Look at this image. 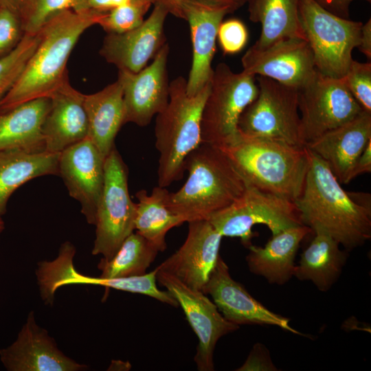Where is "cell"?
Returning a JSON list of instances; mask_svg holds the SVG:
<instances>
[{
	"instance_id": "cell-27",
	"label": "cell",
	"mask_w": 371,
	"mask_h": 371,
	"mask_svg": "<svg viewBox=\"0 0 371 371\" xmlns=\"http://www.w3.org/2000/svg\"><path fill=\"white\" fill-rule=\"evenodd\" d=\"M315 236L300 255L294 276L310 281L322 292L328 291L339 278L348 259V251L322 230L313 232Z\"/></svg>"
},
{
	"instance_id": "cell-7",
	"label": "cell",
	"mask_w": 371,
	"mask_h": 371,
	"mask_svg": "<svg viewBox=\"0 0 371 371\" xmlns=\"http://www.w3.org/2000/svg\"><path fill=\"white\" fill-rule=\"evenodd\" d=\"M258 93L255 76L244 71L235 73L219 63L213 69L202 111L201 144L223 147L234 143L239 135V118Z\"/></svg>"
},
{
	"instance_id": "cell-8",
	"label": "cell",
	"mask_w": 371,
	"mask_h": 371,
	"mask_svg": "<svg viewBox=\"0 0 371 371\" xmlns=\"http://www.w3.org/2000/svg\"><path fill=\"white\" fill-rule=\"evenodd\" d=\"M258 93L242 113L238 133L304 148L300 128L298 89L258 76Z\"/></svg>"
},
{
	"instance_id": "cell-18",
	"label": "cell",
	"mask_w": 371,
	"mask_h": 371,
	"mask_svg": "<svg viewBox=\"0 0 371 371\" xmlns=\"http://www.w3.org/2000/svg\"><path fill=\"white\" fill-rule=\"evenodd\" d=\"M222 238L208 220L189 222L184 243L157 268L203 293L221 256Z\"/></svg>"
},
{
	"instance_id": "cell-44",
	"label": "cell",
	"mask_w": 371,
	"mask_h": 371,
	"mask_svg": "<svg viewBox=\"0 0 371 371\" xmlns=\"http://www.w3.org/2000/svg\"><path fill=\"white\" fill-rule=\"evenodd\" d=\"M203 1L217 7L225 9L228 13H230L241 5H243L248 0H196Z\"/></svg>"
},
{
	"instance_id": "cell-34",
	"label": "cell",
	"mask_w": 371,
	"mask_h": 371,
	"mask_svg": "<svg viewBox=\"0 0 371 371\" xmlns=\"http://www.w3.org/2000/svg\"><path fill=\"white\" fill-rule=\"evenodd\" d=\"M154 0L135 1L113 8L104 14L98 22L107 34H122L142 23L144 16Z\"/></svg>"
},
{
	"instance_id": "cell-25",
	"label": "cell",
	"mask_w": 371,
	"mask_h": 371,
	"mask_svg": "<svg viewBox=\"0 0 371 371\" xmlns=\"http://www.w3.org/2000/svg\"><path fill=\"white\" fill-rule=\"evenodd\" d=\"M50 98H39L0 113V150L45 151L43 125Z\"/></svg>"
},
{
	"instance_id": "cell-30",
	"label": "cell",
	"mask_w": 371,
	"mask_h": 371,
	"mask_svg": "<svg viewBox=\"0 0 371 371\" xmlns=\"http://www.w3.org/2000/svg\"><path fill=\"white\" fill-rule=\"evenodd\" d=\"M168 192L166 188L157 186L150 194L144 189L135 194L137 203L135 230L159 252L166 249V236L168 232L185 223L181 216L166 206V198Z\"/></svg>"
},
{
	"instance_id": "cell-22",
	"label": "cell",
	"mask_w": 371,
	"mask_h": 371,
	"mask_svg": "<svg viewBox=\"0 0 371 371\" xmlns=\"http://www.w3.org/2000/svg\"><path fill=\"white\" fill-rule=\"evenodd\" d=\"M371 141V113L363 111L351 121L323 134L306 146L323 161L340 183L352 181L355 164Z\"/></svg>"
},
{
	"instance_id": "cell-10",
	"label": "cell",
	"mask_w": 371,
	"mask_h": 371,
	"mask_svg": "<svg viewBox=\"0 0 371 371\" xmlns=\"http://www.w3.org/2000/svg\"><path fill=\"white\" fill-rule=\"evenodd\" d=\"M136 203L128 188V168L114 147L105 158L104 182L98 205L93 255L112 258L135 231Z\"/></svg>"
},
{
	"instance_id": "cell-47",
	"label": "cell",
	"mask_w": 371,
	"mask_h": 371,
	"mask_svg": "<svg viewBox=\"0 0 371 371\" xmlns=\"http://www.w3.org/2000/svg\"><path fill=\"white\" fill-rule=\"evenodd\" d=\"M1 5H0V9H1Z\"/></svg>"
},
{
	"instance_id": "cell-46",
	"label": "cell",
	"mask_w": 371,
	"mask_h": 371,
	"mask_svg": "<svg viewBox=\"0 0 371 371\" xmlns=\"http://www.w3.org/2000/svg\"><path fill=\"white\" fill-rule=\"evenodd\" d=\"M5 228L4 222L2 218H0V234L3 232Z\"/></svg>"
},
{
	"instance_id": "cell-39",
	"label": "cell",
	"mask_w": 371,
	"mask_h": 371,
	"mask_svg": "<svg viewBox=\"0 0 371 371\" xmlns=\"http://www.w3.org/2000/svg\"><path fill=\"white\" fill-rule=\"evenodd\" d=\"M330 12L342 18L348 19L349 7L355 0H315ZM370 2L371 0H363Z\"/></svg>"
},
{
	"instance_id": "cell-17",
	"label": "cell",
	"mask_w": 371,
	"mask_h": 371,
	"mask_svg": "<svg viewBox=\"0 0 371 371\" xmlns=\"http://www.w3.org/2000/svg\"><path fill=\"white\" fill-rule=\"evenodd\" d=\"M76 249L65 245L59 249L57 257L51 261H45L41 270V280L44 290L54 295L61 286L69 284H93L133 293L148 295L155 300L178 307L179 304L167 291L160 290L157 284V268L144 275L102 278L92 277L78 272L74 265Z\"/></svg>"
},
{
	"instance_id": "cell-33",
	"label": "cell",
	"mask_w": 371,
	"mask_h": 371,
	"mask_svg": "<svg viewBox=\"0 0 371 371\" xmlns=\"http://www.w3.org/2000/svg\"><path fill=\"white\" fill-rule=\"evenodd\" d=\"M40 41V32L25 33L16 47L0 58V101L11 89Z\"/></svg>"
},
{
	"instance_id": "cell-13",
	"label": "cell",
	"mask_w": 371,
	"mask_h": 371,
	"mask_svg": "<svg viewBox=\"0 0 371 371\" xmlns=\"http://www.w3.org/2000/svg\"><path fill=\"white\" fill-rule=\"evenodd\" d=\"M168 54L169 45L166 43L153 62L139 71L119 69L117 80L123 89L124 124L131 122L146 126L166 107L169 97Z\"/></svg>"
},
{
	"instance_id": "cell-29",
	"label": "cell",
	"mask_w": 371,
	"mask_h": 371,
	"mask_svg": "<svg viewBox=\"0 0 371 371\" xmlns=\"http://www.w3.org/2000/svg\"><path fill=\"white\" fill-rule=\"evenodd\" d=\"M300 0H248L249 19L261 24V34L252 45L263 49L281 39L306 40L299 18Z\"/></svg>"
},
{
	"instance_id": "cell-36",
	"label": "cell",
	"mask_w": 371,
	"mask_h": 371,
	"mask_svg": "<svg viewBox=\"0 0 371 371\" xmlns=\"http://www.w3.org/2000/svg\"><path fill=\"white\" fill-rule=\"evenodd\" d=\"M217 38L224 54H233L239 52L245 47L248 33L242 21L233 19L221 22Z\"/></svg>"
},
{
	"instance_id": "cell-40",
	"label": "cell",
	"mask_w": 371,
	"mask_h": 371,
	"mask_svg": "<svg viewBox=\"0 0 371 371\" xmlns=\"http://www.w3.org/2000/svg\"><path fill=\"white\" fill-rule=\"evenodd\" d=\"M141 0H87L85 10H95L106 12L117 7Z\"/></svg>"
},
{
	"instance_id": "cell-42",
	"label": "cell",
	"mask_w": 371,
	"mask_h": 371,
	"mask_svg": "<svg viewBox=\"0 0 371 371\" xmlns=\"http://www.w3.org/2000/svg\"><path fill=\"white\" fill-rule=\"evenodd\" d=\"M360 51L370 60L371 59V19H370L366 23L362 25L359 39V44L357 47Z\"/></svg>"
},
{
	"instance_id": "cell-24",
	"label": "cell",
	"mask_w": 371,
	"mask_h": 371,
	"mask_svg": "<svg viewBox=\"0 0 371 371\" xmlns=\"http://www.w3.org/2000/svg\"><path fill=\"white\" fill-rule=\"evenodd\" d=\"M311 233L309 227L300 225L273 235L264 247L250 245L245 258L249 270L270 284H286L294 276L300 245Z\"/></svg>"
},
{
	"instance_id": "cell-2",
	"label": "cell",
	"mask_w": 371,
	"mask_h": 371,
	"mask_svg": "<svg viewBox=\"0 0 371 371\" xmlns=\"http://www.w3.org/2000/svg\"><path fill=\"white\" fill-rule=\"evenodd\" d=\"M104 13L68 10L48 21L39 31L40 41L21 74L0 101V113L32 100L49 98L68 79L67 63L78 39Z\"/></svg>"
},
{
	"instance_id": "cell-3",
	"label": "cell",
	"mask_w": 371,
	"mask_h": 371,
	"mask_svg": "<svg viewBox=\"0 0 371 371\" xmlns=\"http://www.w3.org/2000/svg\"><path fill=\"white\" fill-rule=\"evenodd\" d=\"M188 176L175 192H168L166 206L185 222L208 220L244 192L247 183L223 151L201 144L186 158Z\"/></svg>"
},
{
	"instance_id": "cell-28",
	"label": "cell",
	"mask_w": 371,
	"mask_h": 371,
	"mask_svg": "<svg viewBox=\"0 0 371 371\" xmlns=\"http://www.w3.org/2000/svg\"><path fill=\"white\" fill-rule=\"evenodd\" d=\"M59 155L47 151L0 150V218L6 212L12 194L23 183L38 177L58 175Z\"/></svg>"
},
{
	"instance_id": "cell-5",
	"label": "cell",
	"mask_w": 371,
	"mask_h": 371,
	"mask_svg": "<svg viewBox=\"0 0 371 371\" xmlns=\"http://www.w3.org/2000/svg\"><path fill=\"white\" fill-rule=\"evenodd\" d=\"M186 84L182 76L169 83L168 103L156 115L157 183L164 188L183 178L187 157L201 144V114L210 82L192 95L188 94Z\"/></svg>"
},
{
	"instance_id": "cell-41",
	"label": "cell",
	"mask_w": 371,
	"mask_h": 371,
	"mask_svg": "<svg viewBox=\"0 0 371 371\" xmlns=\"http://www.w3.org/2000/svg\"><path fill=\"white\" fill-rule=\"evenodd\" d=\"M371 172V141L368 142L365 149L357 160L351 174L352 180L357 176Z\"/></svg>"
},
{
	"instance_id": "cell-38",
	"label": "cell",
	"mask_w": 371,
	"mask_h": 371,
	"mask_svg": "<svg viewBox=\"0 0 371 371\" xmlns=\"http://www.w3.org/2000/svg\"><path fill=\"white\" fill-rule=\"evenodd\" d=\"M238 371H275L278 370L273 364L270 352L265 345L256 344L245 363L238 368Z\"/></svg>"
},
{
	"instance_id": "cell-35",
	"label": "cell",
	"mask_w": 371,
	"mask_h": 371,
	"mask_svg": "<svg viewBox=\"0 0 371 371\" xmlns=\"http://www.w3.org/2000/svg\"><path fill=\"white\" fill-rule=\"evenodd\" d=\"M352 95L364 111L371 113V63L352 60L344 76Z\"/></svg>"
},
{
	"instance_id": "cell-31",
	"label": "cell",
	"mask_w": 371,
	"mask_h": 371,
	"mask_svg": "<svg viewBox=\"0 0 371 371\" xmlns=\"http://www.w3.org/2000/svg\"><path fill=\"white\" fill-rule=\"evenodd\" d=\"M159 251L142 236L131 234L110 259L102 258L98 268L99 277L117 278L144 275Z\"/></svg>"
},
{
	"instance_id": "cell-12",
	"label": "cell",
	"mask_w": 371,
	"mask_h": 371,
	"mask_svg": "<svg viewBox=\"0 0 371 371\" xmlns=\"http://www.w3.org/2000/svg\"><path fill=\"white\" fill-rule=\"evenodd\" d=\"M157 282L177 300L198 337L194 356L197 369L214 370V352L216 343L222 337L237 330L239 326L226 319L204 293L188 286L175 276L158 270Z\"/></svg>"
},
{
	"instance_id": "cell-26",
	"label": "cell",
	"mask_w": 371,
	"mask_h": 371,
	"mask_svg": "<svg viewBox=\"0 0 371 371\" xmlns=\"http://www.w3.org/2000/svg\"><path fill=\"white\" fill-rule=\"evenodd\" d=\"M88 137L106 157L115 147V139L124 124L123 89L117 80L103 89L85 95Z\"/></svg>"
},
{
	"instance_id": "cell-21",
	"label": "cell",
	"mask_w": 371,
	"mask_h": 371,
	"mask_svg": "<svg viewBox=\"0 0 371 371\" xmlns=\"http://www.w3.org/2000/svg\"><path fill=\"white\" fill-rule=\"evenodd\" d=\"M181 10L183 19L188 21L191 32L192 61L186 80V91L192 95L210 82L218 30L228 12L196 0H183Z\"/></svg>"
},
{
	"instance_id": "cell-9",
	"label": "cell",
	"mask_w": 371,
	"mask_h": 371,
	"mask_svg": "<svg viewBox=\"0 0 371 371\" xmlns=\"http://www.w3.org/2000/svg\"><path fill=\"white\" fill-rule=\"evenodd\" d=\"M208 221L223 237L239 238L247 248L251 245V229L256 225H266L272 236L304 225L294 201L247 183L236 200Z\"/></svg>"
},
{
	"instance_id": "cell-37",
	"label": "cell",
	"mask_w": 371,
	"mask_h": 371,
	"mask_svg": "<svg viewBox=\"0 0 371 371\" xmlns=\"http://www.w3.org/2000/svg\"><path fill=\"white\" fill-rule=\"evenodd\" d=\"M24 34L19 19L11 11L0 9V58L12 52Z\"/></svg>"
},
{
	"instance_id": "cell-1",
	"label": "cell",
	"mask_w": 371,
	"mask_h": 371,
	"mask_svg": "<svg viewBox=\"0 0 371 371\" xmlns=\"http://www.w3.org/2000/svg\"><path fill=\"white\" fill-rule=\"evenodd\" d=\"M306 149L304 183L294 200L303 224L328 233L347 251L362 246L371 238L370 194L344 190L326 162Z\"/></svg>"
},
{
	"instance_id": "cell-4",
	"label": "cell",
	"mask_w": 371,
	"mask_h": 371,
	"mask_svg": "<svg viewBox=\"0 0 371 371\" xmlns=\"http://www.w3.org/2000/svg\"><path fill=\"white\" fill-rule=\"evenodd\" d=\"M218 148L246 183L293 201L300 195L308 168L306 147L239 133L234 143Z\"/></svg>"
},
{
	"instance_id": "cell-43",
	"label": "cell",
	"mask_w": 371,
	"mask_h": 371,
	"mask_svg": "<svg viewBox=\"0 0 371 371\" xmlns=\"http://www.w3.org/2000/svg\"><path fill=\"white\" fill-rule=\"evenodd\" d=\"M27 0H0L1 8L14 14L21 21Z\"/></svg>"
},
{
	"instance_id": "cell-23",
	"label": "cell",
	"mask_w": 371,
	"mask_h": 371,
	"mask_svg": "<svg viewBox=\"0 0 371 371\" xmlns=\"http://www.w3.org/2000/svg\"><path fill=\"white\" fill-rule=\"evenodd\" d=\"M50 106L43 125L45 150L60 153L88 137L85 94L66 80L49 97Z\"/></svg>"
},
{
	"instance_id": "cell-14",
	"label": "cell",
	"mask_w": 371,
	"mask_h": 371,
	"mask_svg": "<svg viewBox=\"0 0 371 371\" xmlns=\"http://www.w3.org/2000/svg\"><path fill=\"white\" fill-rule=\"evenodd\" d=\"M241 62L243 71L247 74L267 77L297 89L317 71L311 47L301 38H283L263 49L251 46Z\"/></svg>"
},
{
	"instance_id": "cell-11",
	"label": "cell",
	"mask_w": 371,
	"mask_h": 371,
	"mask_svg": "<svg viewBox=\"0 0 371 371\" xmlns=\"http://www.w3.org/2000/svg\"><path fill=\"white\" fill-rule=\"evenodd\" d=\"M298 109L305 146L351 121L363 111L343 78L327 77L317 71L298 89Z\"/></svg>"
},
{
	"instance_id": "cell-6",
	"label": "cell",
	"mask_w": 371,
	"mask_h": 371,
	"mask_svg": "<svg viewBox=\"0 0 371 371\" xmlns=\"http://www.w3.org/2000/svg\"><path fill=\"white\" fill-rule=\"evenodd\" d=\"M299 18L316 70L327 77L344 78L353 60L352 50L359 46L363 23L337 16L315 0H300Z\"/></svg>"
},
{
	"instance_id": "cell-20",
	"label": "cell",
	"mask_w": 371,
	"mask_h": 371,
	"mask_svg": "<svg viewBox=\"0 0 371 371\" xmlns=\"http://www.w3.org/2000/svg\"><path fill=\"white\" fill-rule=\"evenodd\" d=\"M9 371H79L87 369L60 351L48 332L36 322L31 311L16 341L0 350Z\"/></svg>"
},
{
	"instance_id": "cell-15",
	"label": "cell",
	"mask_w": 371,
	"mask_h": 371,
	"mask_svg": "<svg viewBox=\"0 0 371 371\" xmlns=\"http://www.w3.org/2000/svg\"><path fill=\"white\" fill-rule=\"evenodd\" d=\"M147 19L122 34H107L100 54L119 69L137 73L144 69L166 43L164 27L172 7L168 0H154Z\"/></svg>"
},
{
	"instance_id": "cell-19",
	"label": "cell",
	"mask_w": 371,
	"mask_h": 371,
	"mask_svg": "<svg viewBox=\"0 0 371 371\" xmlns=\"http://www.w3.org/2000/svg\"><path fill=\"white\" fill-rule=\"evenodd\" d=\"M203 293L212 297L223 317L234 324L275 326L303 335L290 326L289 318L271 311L251 295L243 284L234 280L221 256Z\"/></svg>"
},
{
	"instance_id": "cell-32",
	"label": "cell",
	"mask_w": 371,
	"mask_h": 371,
	"mask_svg": "<svg viewBox=\"0 0 371 371\" xmlns=\"http://www.w3.org/2000/svg\"><path fill=\"white\" fill-rule=\"evenodd\" d=\"M86 1L87 0H27L21 19L24 34H37L48 21L63 11H85Z\"/></svg>"
},
{
	"instance_id": "cell-16",
	"label": "cell",
	"mask_w": 371,
	"mask_h": 371,
	"mask_svg": "<svg viewBox=\"0 0 371 371\" xmlns=\"http://www.w3.org/2000/svg\"><path fill=\"white\" fill-rule=\"evenodd\" d=\"M105 158L88 137L59 155L58 175L69 195L80 203L81 212L91 225L95 224L104 187Z\"/></svg>"
},
{
	"instance_id": "cell-45",
	"label": "cell",
	"mask_w": 371,
	"mask_h": 371,
	"mask_svg": "<svg viewBox=\"0 0 371 371\" xmlns=\"http://www.w3.org/2000/svg\"><path fill=\"white\" fill-rule=\"evenodd\" d=\"M172 7V14L182 18L181 5L183 0H168Z\"/></svg>"
}]
</instances>
